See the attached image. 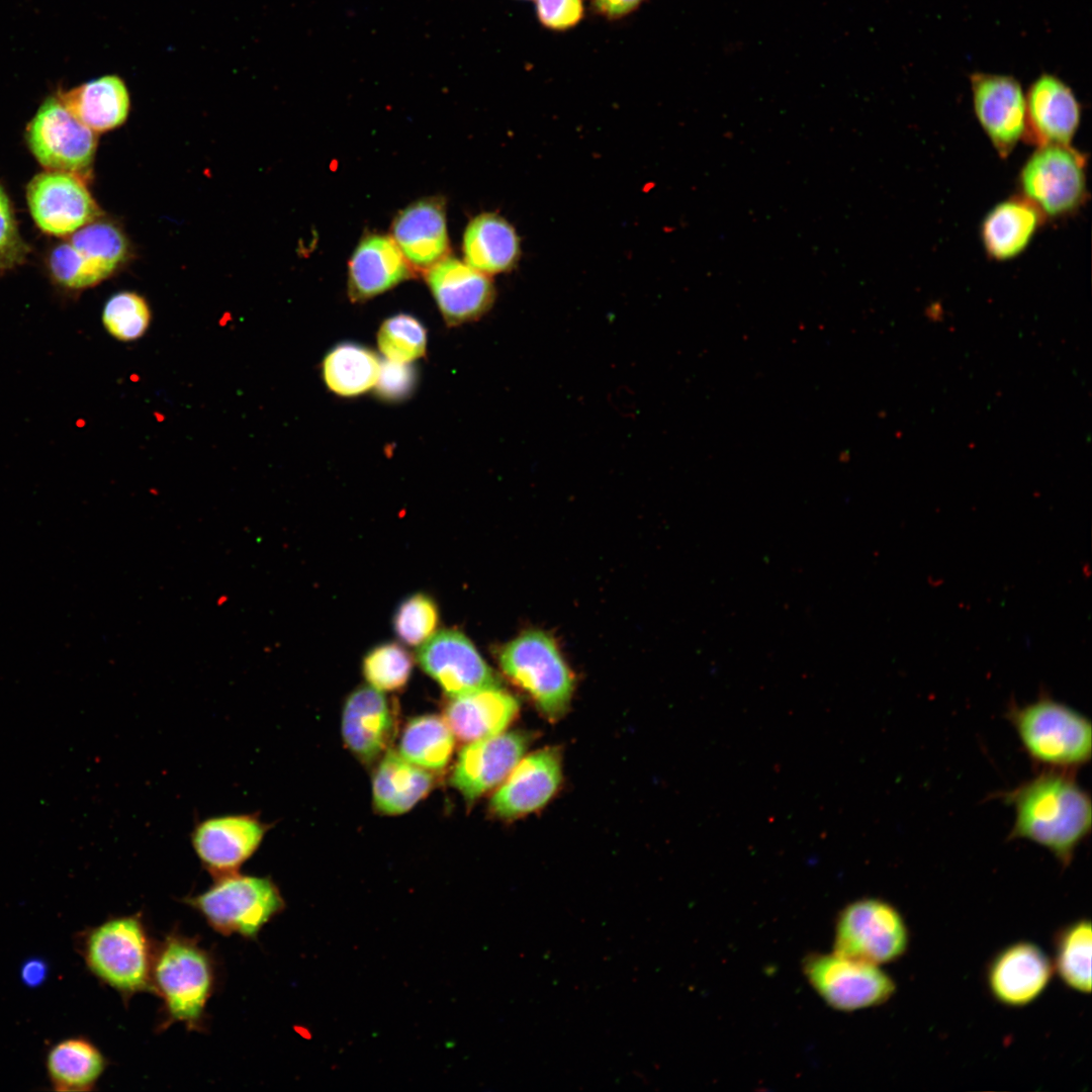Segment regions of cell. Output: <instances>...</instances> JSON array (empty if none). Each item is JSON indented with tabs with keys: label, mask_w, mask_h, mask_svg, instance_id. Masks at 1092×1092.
<instances>
[{
	"label": "cell",
	"mask_w": 1092,
	"mask_h": 1092,
	"mask_svg": "<svg viewBox=\"0 0 1092 1092\" xmlns=\"http://www.w3.org/2000/svg\"><path fill=\"white\" fill-rule=\"evenodd\" d=\"M1012 806L1014 822L1010 840H1027L1049 850L1068 867L1076 849L1090 834L1092 804L1075 771L1042 770L1032 779L1001 794Z\"/></svg>",
	"instance_id": "1"
},
{
	"label": "cell",
	"mask_w": 1092,
	"mask_h": 1092,
	"mask_svg": "<svg viewBox=\"0 0 1092 1092\" xmlns=\"http://www.w3.org/2000/svg\"><path fill=\"white\" fill-rule=\"evenodd\" d=\"M152 992L161 999L159 1031L175 1022L188 1030L206 1028V1006L218 985V964L197 938L172 930L157 942Z\"/></svg>",
	"instance_id": "2"
},
{
	"label": "cell",
	"mask_w": 1092,
	"mask_h": 1092,
	"mask_svg": "<svg viewBox=\"0 0 1092 1092\" xmlns=\"http://www.w3.org/2000/svg\"><path fill=\"white\" fill-rule=\"evenodd\" d=\"M1006 717L1028 757L1041 768L1076 771L1092 755V725L1074 708L1048 696L1009 706Z\"/></svg>",
	"instance_id": "3"
},
{
	"label": "cell",
	"mask_w": 1092,
	"mask_h": 1092,
	"mask_svg": "<svg viewBox=\"0 0 1092 1092\" xmlns=\"http://www.w3.org/2000/svg\"><path fill=\"white\" fill-rule=\"evenodd\" d=\"M156 946L143 916L136 913L90 928L82 939V956L89 971L126 1003L136 993L152 992Z\"/></svg>",
	"instance_id": "4"
},
{
	"label": "cell",
	"mask_w": 1092,
	"mask_h": 1092,
	"mask_svg": "<svg viewBox=\"0 0 1092 1092\" xmlns=\"http://www.w3.org/2000/svg\"><path fill=\"white\" fill-rule=\"evenodd\" d=\"M183 902L197 911L216 932L256 939L261 929L281 913L285 902L268 877L238 873L214 879L203 893Z\"/></svg>",
	"instance_id": "5"
},
{
	"label": "cell",
	"mask_w": 1092,
	"mask_h": 1092,
	"mask_svg": "<svg viewBox=\"0 0 1092 1092\" xmlns=\"http://www.w3.org/2000/svg\"><path fill=\"white\" fill-rule=\"evenodd\" d=\"M503 672L521 688L549 720L564 716L571 702L574 680L555 641L545 632L531 630L507 643L499 653Z\"/></svg>",
	"instance_id": "6"
},
{
	"label": "cell",
	"mask_w": 1092,
	"mask_h": 1092,
	"mask_svg": "<svg viewBox=\"0 0 1092 1092\" xmlns=\"http://www.w3.org/2000/svg\"><path fill=\"white\" fill-rule=\"evenodd\" d=\"M909 944L904 916L884 899H856L836 917L832 951L837 954L881 966L901 959Z\"/></svg>",
	"instance_id": "7"
},
{
	"label": "cell",
	"mask_w": 1092,
	"mask_h": 1092,
	"mask_svg": "<svg viewBox=\"0 0 1092 1092\" xmlns=\"http://www.w3.org/2000/svg\"><path fill=\"white\" fill-rule=\"evenodd\" d=\"M1087 158L1071 145L1039 146L1018 176L1019 191L1045 218H1063L1088 198Z\"/></svg>",
	"instance_id": "8"
},
{
	"label": "cell",
	"mask_w": 1092,
	"mask_h": 1092,
	"mask_svg": "<svg viewBox=\"0 0 1092 1092\" xmlns=\"http://www.w3.org/2000/svg\"><path fill=\"white\" fill-rule=\"evenodd\" d=\"M810 986L831 1008L851 1012L876 1007L896 992L893 978L881 966L835 952H813L802 961Z\"/></svg>",
	"instance_id": "9"
},
{
	"label": "cell",
	"mask_w": 1092,
	"mask_h": 1092,
	"mask_svg": "<svg viewBox=\"0 0 1092 1092\" xmlns=\"http://www.w3.org/2000/svg\"><path fill=\"white\" fill-rule=\"evenodd\" d=\"M127 254V241L119 228L96 219L57 245L49 255L48 267L59 286L80 290L110 276Z\"/></svg>",
	"instance_id": "10"
},
{
	"label": "cell",
	"mask_w": 1092,
	"mask_h": 1092,
	"mask_svg": "<svg viewBox=\"0 0 1092 1092\" xmlns=\"http://www.w3.org/2000/svg\"><path fill=\"white\" fill-rule=\"evenodd\" d=\"M25 136L32 155L47 170L88 177L97 147L95 132L79 121L57 96L41 103Z\"/></svg>",
	"instance_id": "11"
},
{
	"label": "cell",
	"mask_w": 1092,
	"mask_h": 1092,
	"mask_svg": "<svg viewBox=\"0 0 1092 1092\" xmlns=\"http://www.w3.org/2000/svg\"><path fill=\"white\" fill-rule=\"evenodd\" d=\"M33 221L43 233L64 237L96 220L101 210L78 175L47 170L26 187Z\"/></svg>",
	"instance_id": "12"
},
{
	"label": "cell",
	"mask_w": 1092,
	"mask_h": 1092,
	"mask_svg": "<svg viewBox=\"0 0 1092 1092\" xmlns=\"http://www.w3.org/2000/svg\"><path fill=\"white\" fill-rule=\"evenodd\" d=\"M416 658L448 698L498 685L472 641L456 629L436 632L420 645Z\"/></svg>",
	"instance_id": "13"
},
{
	"label": "cell",
	"mask_w": 1092,
	"mask_h": 1092,
	"mask_svg": "<svg viewBox=\"0 0 1092 1092\" xmlns=\"http://www.w3.org/2000/svg\"><path fill=\"white\" fill-rule=\"evenodd\" d=\"M974 111L1000 158L1006 159L1026 129L1025 95L1012 76L971 75Z\"/></svg>",
	"instance_id": "14"
},
{
	"label": "cell",
	"mask_w": 1092,
	"mask_h": 1092,
	"mask_svg": "<svg viewBox=\"0 0 1092 1092\" xmlns=\"http://www.w3.org/2000/svg\"><path fill=\"white\" fill-rule=\"evenodd\" d=\"M267 831L268 825L252 814L216 816L194 827L191 842L202 867L215 879L238 873Z\"/></svg>",
	"instance_id": "15"
},
{
	"label": "cell",
	"mask_w": 1092,
	"mask_h": 1092,
	"mask_svg": "<svg viewBox=\"0 0 1092 1092\" xmlns=\"http://www.w3.org/2000/svg\"><path fill=\"white\" fill-rule=\"evenodd\" d=\"M528 737L519 731L467 743L459 752L450 776V785L471 803L502 784L528 747Z\"/></svg>",
	"instance_id": "16"
},
{
	"label": "cell",
	"mask_w": 1092,
	"mask_h": 1092,
	"mask_svg": "<svg viewBox=\"0 0 1092 1092\" xmlns=\"http://www.w3.org/2000/svg\"><path fill=\"white\" fill-rule=\"evenodd\" d=\"M1054 972L1052 960L1039 945L1018 940L1000 949L989 962L987 987L997 1002L1023 1007L1041 996Z\"/></svg>",
	"instance_id": "17"
},
{
	"label": "cell",
	"mask_w": 1092,
	"mask_h": 1092,
	"mask_svg": "<svg viewBox=\"0 0 1092 1092\" xmlns=\"http://www.w3.org/2000/svg\"><path fill=\"white\" fill-rule=\"evenodd\" d=\"M396 704L370 686L355 689L342 710L341 731L348 750L371 764L390 748L397 728Z\"/></svg>",
	"instance_id": "18"
},
{
	"label": "cell",
	"mask_w": 1092,
	"mask_h": 1092,
	"mask_svg": "<svg viewBox=\"0 0 1092 1092\" xmlns=\"http://www.w3.org/2000/svg\"><path fill=\"white\" fill-rule=\"evenodd\" d=\"M424 275L439 310L450 326L476 321L493 303L494 287L489 275L465 261L448 255Z\"/></svg>",
	"instance_id": "19"
},
{
	"label": "cell",
	"mask_w": 1092,
	"mask_h": 1092,
	"mask_svg": "<svg viewBox=\"0 0 1092 1092\" xmlns=\"http://www.w3.org/2000/svg\"><path fill=\"white\" fill-rule=\"evenodd\" d=\"M562 779L561 760L552 748L540 749L518 762L490 799L489 809L502 819H515L544 807Z\"/></svg>",
	"instance_id": "20"
},
{
	"label": "cell",
	"mask_w": 1092,
	"mask_h": 1092,
	"mask_svg": "<svg viewBox=\"0 0 1092 1092\" xmlns=\"http://www.w3.org/2000/svg\"><path fill=\"white\" fill-rule=\"evenodd\" d=\"M1024 139L1037 147L1071 145L1081 121V105L1073 90L1059 77L1041 74L1025 96Z\"/></svg>",
	"instance_id": "21"
},
{
	"label": "cell",
	"mask_w": 1092,
	"mask_h": 1092,
	"mask_svg": "<svg viewBox=\"0 0 1092 1092\" xmlns=\"http://www.w3.org/2000/svg\"><path fill=\"white\" fill-rule=\"evenodd\" d=\"M390 233L413 271L425 273L449 255L444 199L430 196L412 202L395 215Z\"/></svg>",
	"instance_id": "22"
},
{
	"label": "cell",
	"mask_w": 1092,
	"mask_h": 1092,
	"mask_svg": "<svg viewBox=\"0 0 1092 1092\" xmlns=\"http://www.w3.org/2000/svg\"><path fill=\"white\" fill-rule=\"evenodd\" d=\"M414 274L390 236H364L348 263V295L354 302L379 295Z\"/></svg>",
	"instance_id": "23"
},
{
	"label": "cell",
	"mask_w": 1092,
	"mask_h": 1092,
	"mask_svg": "<svg viewBox=\"0 0 1092 1092\" xmlns=\"http://www.w3.org/2000/svg\"><path fill=\"white\" fill-rule=\"evenodd\" d=\"M519 712V702L498 685L448 698L443 718L455 738L463 742L499 734Z\"/></svg>",
	"instance_id": "24"
},
{
	"label": "cell",
	"mask_w": 1092,
	"mask_h": 1092,
	"mask_svg": "<svg viewBox=\"0 0 1092 1092\" xmlns=\"http://www.w3.org/2000/svg\"><path fill=\"white\" fill-rule=\"evenodd\" d=\"M1045 217L1021 194L1010 196L988 211L980 228L987 256L1003 262L1023 253Z\"/></svg>",
	"instance_id": "25"
},
{
	"label": "cell",
	"mask_w": 1092,
	"mask_h": 1092,
	"mask_svg": "<svg viewBox=\"0 0 1092 1092\" xmlns=\"http://www.w3.org/2000/svg\"><path fill=\"white\" fill-rule=\"evenodd\" d=\"M435 784V772L410 762L389 748L373 772L374 809L382 815L404 814L425 799Z\"/></svg>",
	"instance_id": "26"
},
{
	"label": "cell",
	"mask_w": 1092,
	"mask_h": 1092,
	"mask_svg": "<svg viewBox=\"0 0 1092 1092\" xmlns=\"http://www.w3.org/2000/svg\"><path fill=\"white\" fill-rule=\"evenodd\" d=\"M464 261L474 269L494 275L514 268L521 255L514 226L496 213L484 212L467 224L462 241Z\"/></svg>",
	"instance_id": "27"
},
{
	"label": "cell",
	"mask_w": 1092,
	"mask_h": 1092,
	"mask_svg": "<svg viewBox=\"0 0 1092 1092\" xmlns=\"http://www.w3.org/2000/svg\"><path fill=\"white\" fill-rule=\"evenodd\" d=\"M57 97L84 125L94 132L120 126L129 111V94L124 82L115 75L91 80Z\"/></svg>",
	"instance_id": "28"
},
{
	"label": "cell",
	"mask_w": 1092,
	"mask_h": 1092,
	"mask_svg": "<svg viewBox=\"0 0 1092 1092\" xmlns=\"http://www.w3.org/2000/svg\"><path fill=\"white\" fill-rule=\"evenodd\" d=\"M106 1066L102 1052L82 1036L59 1041L46 1060L49 1080L59 1092L93 1090Z\"/></svg>",
	"instance_id": "29"
},
{
	"label": "cell",
	"mask_w": 1092,
	"mask_h": 1092,
	"mask_svg": "<svg viewBox=\"0 0 1092 1092\" xmlns=\"http://www.w3.org/2000/svg\"><path fill=\"white\" fill-rule=\"evenodd\" d=\"M381 362L370 349L345 342L329 351L323 361L326 385L341 396L360 395L375 387Z\"/></svg>",
	"instance_id": "30"
},
{
	"label": "cell",
	"mask_w": 1092,
	"mask_h": 1092,
	"mask_svg": "<svg viewBox=\"0 0 1092 1092\" xmlns=\"http://www.w3.org/2000/svg\"><path fill=\"white\" fill-rule=\"evenodd\" d=\"M455 739L443 717L420 715L405 724L397 752L410 762L436 774L450 763Z\"/></svg>",
	"instance_id": "31"
},
{
	"label": "cell",
	"mask_w": 1092,
	"mask_h": 1092,
	"mask_svg": "<svg viewBox=\"0 0 1092 1092\" xmlns=\"http://www.w3.org/2000/svg\"><path fill=\"white\" fill-rule=\"evenodd\" d=\"M1092 929L1089 919H1078L1055 937L1054 970L1064 984L1083 994L1091 992Z\"/></svg>",
	"instance_id": "32"
},
{
	"label": "cell",
	"mask_w": 1092,
	"mask_h": 1092,
	"mask_svg": "<svg viewBox=\"0 0 1092 1092\" xmlns=\"http://www.w3.org/2000/svg\"><path fill=\"white\" fill-rule=\"evenodd\" d=\"M411 653L396 642L381 643L363 658L362 671L368 685L380 692L403 689L413 672Z\"/></svg>",
	"instance_id": "33"
},
{
	"label": "cell",
	"mask_w": 1092,
	"mask_h": 1092,
	"mask_svg": "<svg viewBox=\"0 0 1092 1092\" xmlns=\"http://www.w3.org/2000/svg\"><path fill=\"white\" fill-rule=\"evenodd\" d=\"M377 344L386 360L412 363L426 353L427 331L417 317L398 313L381 324Z\"/></svg>",
	"instance_id": "34"
},
{
	"label": "cell",
	"mask_w": 1092,
	"mask_h": 1092,
	"mask_svg": "<svg viewBox=\"0 0 1092 1092\" xmlns=\"http://www.w3.org/2000/svg\"><path fill=\"white\" fill-rule=\"evenodd\" d=\"M102 323L114 339L122 342L134 341L147 332L151 323V310L140 294L121 291L106 301Z\"/></svg>",
	"instance_id": "35"
},
{
	"label": "cell",
	"mask_w": 1092,
	"mask_h": 1092,
	"mask_svg": "<svg viewBox=\"0 0 1092 1092\" xmlns=\"http://www.w3.org/2000/svg\"><path fill=\"white\" fill-rule=\"evenodd\" d=\"M440 621L436 602L423 593L405 598L392 620L396 637L408 646H420L437 631Z\"/></svg>",
	"instance_id": "36"
},
{
	"label": "cell",
	"mask_w": 1092,
	"mask_h": 1092,
	"mask_svg": "<svg viewBox=\"0 0 1092 1092\" xmlns=\"http://www.w3.org/2000/svg\"><path fill=\"white\" fill-rule=\"evenodd\" d=\"M29 248L22 239L11 201L0 184V273L22 265Z\"/></svg>",
	"instance_id": "37"
},
{
	"label": "cell",
	"mask_w": 1092,
	"mask_h": 1092,
	"mask_svg": "<svg viewBox=\"0 0 1092 1092\" xmlns=\"http://www.w3.org/2000/svg\"><path fill=\"white\" fill-rule=\"evenodd\" d=\"M536 13L544 27L564 31L580 22L584 7L582 0H536Z\"/></svg>",
	"instance_id": "38"
},
{
	"label": "cell",
	"mask_w": 1092,
	"mask_h": 1092,
	"mask_svg": "<svg viewBox=\"0 0 1092 1092\" xmlns=\"http://www.w3.org/2000/svg\"><path fill=\"white\" fill-rule=\"evenodd\" d=\"M411 363H398L386 360L381 363L377 383L375 385L380 396L396 400L407 396L413 390L415 372Z\"/></svg>",
	"instance_id": "39"
},
{
	"label": "cell",
	"mask_w": 1092,
	"mask_h": 1092,
	"mask_svg": "<svg viewBox=\"0 0 1092 1092\" xmlns=\"http://www.w3.org/2000/svg\"><path fill=\"white\" fill-rule=\"evenodd\" d=\"M594 11L610 20L628 16L637 10L645 0H589Z\"/></svg>",
	"instance_id": "40"
},
{
	"label": "cell",
	"mask_w": 1092,
	"mask_h": 1092,
	"mask_svg": "<svg viewBox=\"0 0 1092 1092\" xmlns=\"http://www.w3.org/2000/svg\"><path fill=\"white\" fill-rule=\"evenodd\" d=\"M44 969L38 962L28 963L23 969V978L30 984L38 983L42 979Z\"/></svg>",
	"instance_id": "41"
},
{
	"label": "cell",
	"mask_w": 1092,
	"mask_h": 1092,
	"mask_svg": "<svg viewBox=\"0 0 1092 1092\" xmlns=\"http://www.w3.org/2000/svg\"><path fill=\"white\" fill-rule=\"evenodd\" d=\"M925 315L933 323L941 322L943 318V310L939 304H936L926 310Z\"/></svg>",
	"instance_id": "42"
}]
</instances>
